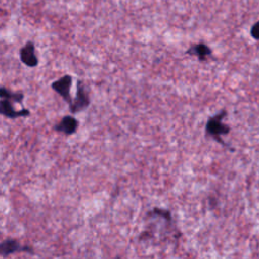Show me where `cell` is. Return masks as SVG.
Returning <instances> with one entry per match:
<instances>
[{"instance_id":"7a4b0ae2","label":"cell","mask_w":259,"mask_h":259,"mask_svg":"<svg viewBox=\"0 0 259 259\" xmlns=\"http://www.w3.org/2000/svg\"><path fill=\"white\" fill-rule=\"evenodd\" d=\"M90 104V98L82 80L77 81V91L72 102L69 104L70 112L75 114L85 110Z\"/></svg>"},{"instance_id":"9c48e42d","label":"cell","mask_w":259,"mask_h":259,"mask_svg":"<svg viewBox=\"0 0 259 259\" xmlns=\"http://www.w3.org/2000/svg\"><path fill=\"white\" fill-rule=\"evenodd\" d=\"M0 96H1V98H5L12 102H16L19 104L22 103L23 98H24V94L22 92H14V91L7 89L4 86H2L0 88Z\"/></svg>"},{"instance_id":"30bf717a","label":"cell","mask_w":259,"mask_h":259,"mask_svg":"<svg viewBox=\"0 0 259 259\" xmlns=\"http://www.w3.org/2000/svg\"><path fill=\"white\" fill-rule=\"evenodd\" d=\"M250 34L251 36L256 39V40H259V20L256 21L252 27H251V30H250Z\"/></svg>"},{"instance_id":"5b68a950","label":"cell","mask_w":259,"mask_h":259,"mask_svg":"<svg viewBox=\"0 0 259 259\" xmlns=\"http://www.w3.org/2000/svg\"><path fill=\"white\" fill-rule=\"evenodd\" d=\"M19 58L22 64L28 68H34L38 65V59L35 54L33 40H27L19 51Z\"/></svg>"},{"instance_id":"8992f818","label":"cell","mask_w":259,"mask_h":259,"mask_svg":"<svg viewBox=\"0 0 259 259\" xmlns=\"http://www.w3.org/2000/svg\"><path fill=\"white\" fill-rule=\"evenodd\" d=\"M0 112L3 116L7 118H17V117H26L30 114V111L27 108H21L19 110H15L12 101L1 98L0 101Z\"/></svg>"},{"instance_id":"3957f363","label":"cell","mask_w":259,"mask_h":259,"mask_svg":"<svg viewBox=\"0 0 259 259\" xmlns=\"http://www.w3.org/2000/svg\"><path fill=\"white\" fill-rule=\"evenodd\" d=\"M72 82H73L72 76L69 74H66V75L62 76L61 78L55 80L51 84V88L56 93H58L64 99V101L67 102L68 104H70L73 100V98L71 96Z\"/></svg>"},{"instance_id":"8fae6325","label":"cell","mask_w":259,"mask_h":259,"mask_svg":"<svg viewBox=\"0 0 259 259\" xmlns=\"http://www.w3.org/2000/svg\"><path fill=\"white\" fill-rule=\"evenodd\" d=\"M115 259H121V258H120V257H119V256H118V257H116V258H115Z\"/></svg>"},{"instance_id":"52a82bcc","label":"cell","mask_w":259,"mask_h":259,"mask_svg":"<svg viewBox=\"0 0 259 259\" xmlns=\"http://www.w3.org/2000/svg\"><path fill=\"white\" fill-rule=\"evenodd\" d=\"M78 126L79 121L77 118H75L73 115H65L57 124H55L54 130L66 136H71L76 133Z\"/></svg>"},{"instance_id":"277c9868","label":"cell","mask_w":259,"mask_h":259,"mask_svg":"<svg viewBox=\"0 0 259 259\" xmlns=\"http://www.w3.org/2000/svg\"><path fill=\"white\" fill-rule=\"evenodd\" d=\"M17 252H26L29 254H33V248L29 245H22L18 240L13 238L5 239L0 245V254L2 257H6L12 253Z\"/></svg>"},{"instance_id":"ba28073f","label":"cell","mask_w":259,"mask_h":259,"mask_svg":"<svg viewBox=\"0 0 259 259\" xmlns=\"http://www.w3.org/2000/svg\"><path fill=\"white\" fill-rule=\"evenodd\" d=\"M185 54L188 56L196 57L199 62H205L212 56V50L206 44L201 41L190 46Z\"/></svg>"},{"instance_id":"6da1fadb","label":"cell","mask_w":259,"mask_h":259,"mask_svg":"<svg viewBox=\"0 0 259 259\" xmlns=\"http://www.w3.org/2000/svg\"><path fill=\"white\" fill-rule=\"evenodd\" d=\"M227 110L226 109H222L220 112L215 113L214 115H211L208 117L206 123H205V136L206 137H210L211 139L215 140L219 144L223 145L224 147L229 148L231 151H233V149L224 142V140L222 139V136H226L230 133L231 127L223 122V119L226 117L227 115Z\"/></svg>"}]
</instances>
